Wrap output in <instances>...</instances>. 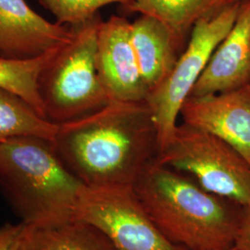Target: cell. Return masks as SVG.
<instances>
[{
    "instance_id": "13",
    "label": "cell",
    "mask_w": 250,
    "mask_h": 250,
    "mask_svg": "<svg viewBox=\"0 0 250 250\" xmlns=\"http://www.w3.org/2000/svg\"><path fill=\"white\" fill-rule=\"evenodd\" d=\"M246 0H133L122 9L157 19L171 31L184 45L197 22L214 18L223 11Z\"/></svg>"
},
{
    "instance_id": "9",
    "label": "cell",
    "mask_w": 250,
    "mask_h": 250,
    "mask_svg": "<svg viewBox=\"0 0 250 250\" xmlns=\"http://www.w3.org/2000/svg\"><path fill=\"white\" fill-rule=\"evenodd\" d=\"M180 116L184 124L223 139L250 163V83L224 93L189 97Z\"/></svg>"
},
{
    "instance_id": "7",
    "label": "cell",
    "mask_w": 250,
    "mask_h": 250,
    "mask_svg": "<svg viewBox=\"0 0 250 250\" xmlns=\"http://www.w3.org/2000/svg\"><path fill=\"white\" fill-rule=\"evenodd\" d=\"M241 4L194 26L183 53L167 79L146 99L156 125L160 153L170 144L178 125L182 106L205 70L216 47L231 30ZM159 153V154H160Z\"/></svg>"
},
{
    "instance_id": "4",
    "label": "cell",
    "mask_w": 250,
    "mask_h": 250,
    "mask_svg": "<svg viewBox=\"0 0 250 250\" xmlns=\"http://www.w3.org/2000/svg\"><path fill=\"white\" fill-rule=\"evenodd\" d=\"M102 18L97 14L72 27L71 39L46 63L37 80L45 118L54 125L87 116L110 102L96 65L98 32Z\"/></svg>"
},
{
    "instance_id": "14",
    "label": "cell",
    "mask_w": 250,
    "mask_h": 250,
    "mask_svg": "<svg viewBox=\"0 0 250 250\" xmlns=\"http://www.w3.org/2000/svg\"><path fill=\"white\" fill-rule=\"evenodd\" d=\"M20 250H115L107 236L94 227L73 219L46 226L26 224Z\"/></svg>"
},
{
    "instance_id": "8",
    "label": "cell",
    "mask_w": 250,
    "mask_h": 250,
    "mask_svg": "<svg viewBox=\"0 0 250 250\" xmlns=\"http://www.w3.org/2000/svg\"><path fill=\"white\" fill-rule=\"evenodd\" d=\"M96 65L109 101L143 102L149 91L144 83L131 40V21L112 15L100 22Z\"/></svg>"
},
{
    "instance_id": "2",
    "label": "cell",
    "mask_w": 250,
    "mask_h": 250,
    "mask_svg": "<svg viewBox=\"0 0 250 250\" xmlns=\"http://www.w3.org/2000/svg\"><path fill=\"white\" fill-rule=\"evenodd\" d=\"M133 187L154 224L171 243L188 250L234 246L244 205L206 191L190 176L157 160Z\"/></svg>"
},
{
    "instance_id": "19",
    "label": "cell",
    "mask_w": 250,
    "mask_h": 250,
    "mask_svg": "<svg viewBox=\"0 0 250 250\" xmlns=\"http://www.w3.org/2000/svg\"><path fill=\"white\" fill-rule=\"evenodd\" d=\"M233 247L239 250H250V202L243 207L241 223Z\"/></svg>"
},
{
    "instance_id": "16",
    "label": "cell",
    "mask_w": 250,
    "mask_h": 250,
    "mask_svg": "<svg viewBox=\"0 0 250 250\" xmlns=\"http://www.w3.org/2000/svg\"><path fill=\"white\" fill-rule=\"evenodd\" d=\"M57 128L25 100L0 87V141L19 135H36L52 141Z\"/></svg>"
},
{
    "instance_id": "10",
    "label": "cell",
    "mask_w": 250,
    "mask_h": 250,
    "mask_svg": "<svg viewBox=\"0 0 250 250\" xmlns=\"http://www.w3.org/2000/svg\"><path fill=\"white\" fill-rule=\"evenodd\" d=\"M72 27L50 22L25 0H0V57L29 60L68 42Z\"/></svg>"
},
{
    "instance_id": "12",
    "label": "cell",
    "mask_w": 250,
    "mask_h": 250,
    "mask_svg": "<svg viewBox=\"0 0 250 250\" xmlns=\"http://www.w3.org/2000/svg\"><path fill=\"white\" fill-rule=\"evenodd\" d=\"M131 40L140 73L150 94L167 79L186 45L161 21L147 15H140L131 22Z\"/></svg>"
},
{
    "instance_id": "20",
    "label": "cell",
    "mask_w": 250,
    "mask_h": 250,
    "mask_svg": "<svg viewBox=\"0 0 250 250\" xmlns=\"http://www.w3.org/2000/svg\"><path fill=\"white\" fill-rule=\"evenodd\" d=\"M237 250L235 247H232V248H231V249H228V250Z\"/></svg>"
},
{
    "instance_id": "15",
    "label": "cell",
    "mask_w": 250,
    "mask_h": 250,
    "mask_svg": "<svg viewBox=\"0 0 250 250\" xmlns=\"http://www.w3.org/2000/svg\"><path fill=\"white\" fill-rule=\"evenodd\" d=\"M62 45L35 59L12 60L0 57V87L25 100L45 120V110L38 93L37 80L46 63Z\"/></svg>"
},
{
    "instance_id": "1",
    "label": "cell",
    "mask_w": 250,
    "mask_h": 250,
    "mask_svg": "<svg viewBox=\"0 0 250 250\" xmlns=\"http://www.w3.org/2000/svg\"><path fill=\"white\" fill-rule=\"evenodd\" d=\"M52 145L66 169L86 187L134 186L160 153L146 101H110L59 125Z\"/></svg>"
},
{
    "instance_id": "18",
    "label": "cell",
    "mask_w": 250,
    "mask_h": 250,
    "mask_svg": "<svg viewBox=\"0 0 250 250\" xmlns=\"http://www.w3.org/2000/svg\"><path fill=\"white\" fill-rule=\"evenodd\" d=\"M26 224H4L0 227V250H20Z\"/></svg>"
},
{
    "instance_id": "6",
    "label": "cell",
    "mask_w": 250,
    "mask_h": 250,
    "mask_svg": "<svg viewBox=\"0 0 250 250\" xmlns=\"http://www.w3.org/2000/svg\"><path fill=\"white\" fill-rule=\"evenodd\" d=\"M73 219L99 229L115 250H188L162 234L133 186H84Z\"/></svg>"
},
{
    "instance_id": "3",
    "label": "cell",
    "mask_w": 250,
    "mask_h": 250,
    "mask_svg": "<svg viewBox=\"0 0 250 250\" xmlns=\"http://www.w3.org/2000/svg\"><path fill=\"white\" fill-rule=\"evenodd\" d=\"M83 187L51 140L19 135L0 141V188L21 222L46 226L72 221Z\"/></svg>"
},
{
    "instance_id": "17",
    "label": "cell",
    "mask_w": 250,
    "mask_h": 250,
    "mask_svg": "<svg viewBox=\"0 0 250 250\" xmlns=\"http://www.w3.org/2000/svg\"><path fill=\"white\" fill-rule=\"evenodd\" d=\"M133 0H38L39 4L52 13L56 22L62 25H74L93 18L99 9L110 4H119L121 9Z\"/></svg>"
},
{
    "instance_id": "5",
    "label": "cell",
    "mask_w": 250,
    "mask_h": 250,
    "mask_svg": "<svg viewBox=\"0 0 250 250\" xmlns=\"http://www.w3.org/2000/svg\"><path fill=\"white\" fill-rule=\"evenodd\" d=\"M157 161L185 173L220 197L250 202V163L232 146L194 126L177 125L173 138Z\"/></svg>"
},
{
    "instance_id": "11",
    "label": "cell",
    "mask_w": 250,
    "mask_h": 250,
    "mask_svg": "<svg viewBox=\"0 0 250 250\" xmlns=\"http://www.w3.org/2000/svg\"><path fill=\"white\" fill-rule=\"evenodd\" d=\"M250 83V0H246L231 30L216 47L189 97L224 93Z\"/></svg>"
}]
</instances>
